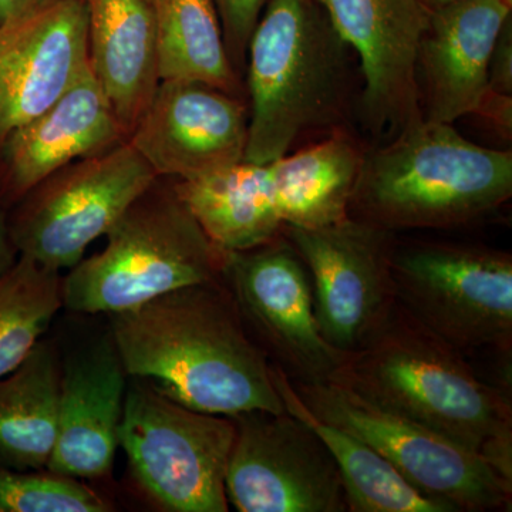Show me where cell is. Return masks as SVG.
<instances>
[{
	"label": "cell",
	"instance_id": "1",
	"mask_svg": "<svg viewBox=\"0 0 512 512\" xmlns=\"http://www.w3.org/2000/svg\"><path fill=\"white\" fill-rule=\"evenodd\" d=\"M128 377L201 413L285 412L271 362L256 345L224 278L110 313Z\"/></svg>",
	"mask_w": 512,
	"mask_h": 512
},
{
	"label": "cell",
	"instance_id": "2",
	"mask_svg": "<svg viewBox=\"0 0 512 512\" xmlns=\"http://www.w3.org/2000/svg\"><path fill=\"white\" fill-rule=\"evenodd\" d=\"M330 379L466 447L512 481L511 392L484 380L397 303Z\"/></svg>",
	"mask_w": 512,
	"mask_h": 512
},
{
	"label": "cell",
	"instance_id": "3",
	"mask_svg": "<svg viewBox=\"0 0 512 512\" xmlns=\"http://www.w3.org/2000/svg\"><path fill=\"white\" fill-rule=\"evenodd\" d=\"M512 195V153L471 143L421 119L365 151L349 217L386 231L451 229L497 211Z\"/></svg>",
	"mask_w": 512,
	"mask_h": 512
},
{
	"label": "cell",
	"instance_id": "4",
	"mask_svg": "<svg viewBox=\"0 0 512 512\" xmlns=\"http://www.w3.org/2000/svg\"><path fill=\"white\" fill-rule=\"evenodd\" d=\"M350 50L320 0H269L248 45L244 161L272 163L305 134L340 123Z\"/></svg>",
	"mask_w": 512,
	"mask_h": 512
},
{
	"label": "cell",
	"instance_id": "5",
	"mask_svg": "<svg viewBox=\"0 0 512 512\" xmlns=\"http://www.w3.org/2000/svg\"><path fill=\"white\" fill-rule=\"evenodd\" d=\"M227 252L211 241L175 191L158 177L107 232L99 254L63 278V306L74 313H116L185 286L218 281Z\"/></svg>",
	"mask_w": 512,
	"mask_h": 512
},
{
	"label": "cell",
	"instance_id": "6",
	"mask_svg": "<svg viewBox=\"0 0 512 512\" xmlns=\"http://www.w3.org/2000/svg\"><path fill=\"white\" fill-rule=\"evenodd\" d=\"M396 303L464 356L512 359V256L481 245L424 244L392 254Z\"/></svg>",
	"mask_w": 512,
	"mask_h": 512
},
{
	"label": "cell",
	"instance_id": "7",
	"mask_svg": "<svg viewBox=\"0 0 512 512\" xmlns=\"http://www.w3.org/2000/svg\"><path fill=\"white\" fill-rule=\"evenodd\" d=\"M124 397L119 429L131 477L168 512H227L225 471L234 421L168 399L141 379Z\"/></svg>",
	"mask_w": 512,
	"mask_h": 512
},
{
	"label": "cell",
	"instance_id": "8",
	"mask_svg": "<svg viewBox=\"0 0 512 512\" xmlns=\"http://www.w3.org/2000/svg\"><path fill=\"white\" fill-rule=\"evenodd\" d=\"M291 383L309 412L365 441L407 483L451 512L511 510L512 481L473 451L370 402L339 380Z\"/></svg>",
	"mask_w": 512,
	"mask_h": 512
},
{
	"label": "cell",
	"instance_id": "9",
	"mask_svg": "<svg viewBox=\"0 0 512 512\" xmlns=\"http://www.w3.org/2000/svg\"><path fill=\"white\" fill-rule=\"evenodd\" d=\"M157 178L128 140L100 156L73 161L13 205L8 218L13 245L46 268L72 269Z\"/></svg>",
	"mask_w": 512,
	"mask_h": 512
},
{
	"label": "cell",
	"instance_id": "10",
	"mask_svg": "<svg viewBox=\"0 0 512 512\" xmlns=\"http://www.w3.org/2000/svg\"><path fill=\"white\" fill-rule=\"evenodd\" d=\"M222 278L249 335L291 382H325L335 375L346 356L323 339L308 269L284 235L227 252Z\"/></svg>",
	"mask_w": 512,
	"mask_h": 512
},
{
	"label": "cell",
	"instance_id": "11",
	"mask_svg": "<svg viewBox=\"0 0 512 512\" xmlns=\"http://www.w3.org/2000/svg\"><path fill=\"white\" fill-rule=\"evenodd\" d=\"M282 235L308 269L323 339L345 356L362 348L396 306L393 232L349 217Z\"/></svg>",
	"mask_w": 512,
	"mask_h": 512
},
{
	"label": "cell",
	"instance_id": "12",
	"mask_svg": "<svg viewBox=\"0 0 512 512\" xmlns=\"http://www.w3.org/2000/svg\"><path fill=\"white\" fill-rule=\"evenodd\" d=\"M225 471L229 505L239 512H346L338 466L305 421L286 412L235 414Z\"/></svg>",
	"mask_w": 512,
	"mask_h": 512
},
{
	"label": "cell",
	"instance_id": "13",
	"mask_svg": "<svg viewBox=\"0 0 512 512\" xmlns=\"http://www.w3.org/2000/svg\"><path fill=\"white\" fill-rule=\"evenodd\" d=\"M249 104L210 84L160 80L128 141L158 177L191 180L244 161Z\"/></svg>",
	"mask_w": 512,
	"mask_h": 512
},
{
	"label": "cell",
	"instance_id": "14",
	"mask_svg": "<svg viewBox=\"0 0 512 512\" xmlns=\"http://www.w3.org/2000/svg\"><path fill=\"white\" fill-rule=\"evenodd\" d=\"M360 60L362 111L369 130L397 133L423 119L417 55L430 10L419 0H320Z\"/></svg>",
	"mask_w": 512,
	"mask_h": 512
},
{
	"label": "cell",
	"instance_id": "15",
	"mask_svg": "<svg viewBox=\"0 0 512 512\" xmlns=\"http://www.w3.org/2000/svg\"><path fill=\"white\" fill-rule=\"evenodd\" d=\"M90 69L83 0L0 26V141L53 106Z\"/></svg>",
	"mask_w": 512,
	"mask_h": 512
},
{
	"label": "cell",
	"instance_id": "16",
	"mask_svg": "<svg viewBox=\"0 0 512 512\" xmlns=\"http://www.w3.org/2000/svg\"><path fill=\"white\" fill-rule=\"evenodd\" d=\"M126 130L87 70L45 113L0 141V202L13 207L40 181L80 158L126 143Z\"/></svg>",
	"mask_w": 512,
	"mask_h": 512
},
{
	"label": "cell",
	"instance_id": "17",
	"mask_svg": "<svg viewBox=\"0 0 512 512\" xmlns=\"http://www.w3.org/2000/svg\"><path fill=\"white\" fill-rule=\"evenodd\" d=\"M127 382L110 330L67 357L60 375L56 444L46 471L76 480L110 474Z\"/></svg>",
	"mask_w": 512,
	"mask_h": 512
},
{
	"label": "cell",
	"instance_id": "18",
	"mask_svg": "<svg viewBox=\"0 0 512 512\" xmlns=\"http://www.w3.org/2000/svg\"><path fill=\"white\" fill-rule=\"evenodd\" d=\"M512 0H460L430 10L417 55L423 119L453 124L488 92V64Z\"/></svg>",
	"mask_w": 512,
	"mask_h": 512
},
{
	"label": "cell",
	"instance_id": "19",
	"mask_svg": "<svg viewBox=\"0 0 512 512\" xmlns=\"http://www.w3.org/2000/svg\"><path fill=\"white\" fill-rule=\"evenodd\" d=\"M83 3L90 69L130 137L160 83L153 13L147 0Z\"/></svg>",
	"mask_w": 512,
	"mask_h": 512
},
{
	"label": "cell",
	"instance_id": "20",
	"mask_svg": "<svg viewBox=\"0 0 512 512\" xmlns=\"http://www.w3.org/2000/svg\"><path fill=\"white\" fill-rule=\"evenodd\" d=\"M173 184L222 251H244L282 235L269 164L241 161L191 180L173 178Z\"/></svg>",
	"mask_w": 512,
	"mask_h": 512
},
{
	"label": "cell",
	"instance_id": "21",
	"mask_svg": "<svg viewBox=\"0 0 512 512\" xmlns=\"http://www.w3.org/2000/svg\"><path fill=\"white\" fill-rule=\"evenodd\" d=\"M365 151L342 131L269 163L285 227L320 228L349 218Z\"/></svg>",
	"mask_w": 512,
	"mask_h": 512
},
{
	"label": "cell",
	"instance_id": "22",
	"mask_svg": "<svg viewBox=\"0 0 512 512\" xmlns=\"http://www.w3.org/2000/svg\"><path fill=\"white\" fill-rule=\"evenodd\" d=\"M62 363L56 346L40 340L28 357L0 379V464L46 470L57 436Z\"/></svg>",
	"mask_w": 512,
	"mask_h": 512
},
{
	"label": "cell",
	"instance_id": "23",
	"mask_svg": "<svg viewBox=\"0 0 512 512\" xmlns=\"http://www.w3.org/2000/svg\"><path fill=\"white\" fill-rule=\"evenodd\" d=\"M271 375L286 412L312 427L332 454L342 478L348 512H451L446 504L407 483L365 441L309 412L281 367L271 363Z\"/></svg>",
	"mask_w": 512,
	"mask_h": 512
},
{
	"label": "cell",
	"instance_id": "24",
	"mask_svg": "<svg viewBox=\"0 0 512 512\" xmlns=\"http://www.w3.org/2000/svg\"><path fill=\"white\" fill-rule=\"evenodd\" d=\"M156 25L160 80L210 84L241 96L214 0H147Z\"/></svg>",
	"mask_w": 512,
	"mask_h": 512
},
{
	"label": "cell",
	"instance_id": "25",
	"mask_svg": "<svg viewBox=\"0 0 512 512\" xmlns=\"http://www.w3.org/2000/svg\"><path fill=\"white\" fill-rule=\"evenodd\" d=\"M59 271L19 255L0 276V379L12 373L40 342L63 308Z\"/></svg>",
	"mask_w": 512,
	"mask_h": 512
},
{
	"label": "cell",
	"instance_id": "26",
	"mask_svg": "<svg viewBox=\"0 0 512 512\" xmlns=\"http://www.w3.org/2000/svg\"><path fill=\"white\" fill-rule=\"evenodd\" d=\"M96 491L76 478L28 473L0 464V512H109Z\"/></svg>",
	"mask_w": 512,
	"mask_h": 512
},
{
	"label": "cell",
	"instance_id": "27",
	"mask_svg": "<svg viewBox=\"0 0 512 512\" xmlns=\"http://www.w3.org/2000/svg\"><path fill=\"white\" fill-rule=\"evenodd\" d=\"M229 60L241 77L247 66L249 40L269 0H214Z\"/></svg>",
	"mask_w": 512,
	"mask_h": 512
},
{
	"label": "cell",
	"instance_id": "28",
	"mask_svg": "<svg viewBox=\"0 0 512 512\" xmlns=\"http://www.w3.org/2000/svg\"><path fill=\"white\" fill-rule=\"evenodd\" d=\"M488 90L512 96V16L505 20L491 52Z\"/></svg>",
	"mask_w": 512,
	"mask_h": 512
},
{
	"label": "cell",
	"instance_id": "29",
	"mask_svg": "<svg viewBox=\"0 0 512 512\" xmlns=\"http://www.w3.org/2000/svg\"><path fill=\"white\" fill-rule=\"evenodd\" d=\"M474 114L490 121L505 137H511L512 96L510 94L494 93L488 90Z\"/></svg>",
	"mask_w": 512,
	"mask_h": 512
},
{
	"label": "cell",
	"instance_id": "30",
	"mask_svg": "<svg viewBox=\"0 0 512 512\" xmlns=\"http://www.w3.org/2000/svg\"><path fill=\"white\" fill-rule=\"evenodd\" d=\"M59 2L60 0H0V26L30 18Z\"/></svg>",
	"mask_w": 512,
	"mask_h": 512
},
{
	"label": "cell",
	"instance_id": "31",
	"mask_svg": "<svg viewBox=\"0 0 512 512\" xmlns=\"http://www.w3.org/2000/svg\"><path fill=\"white\" fill-rule=\"evenodd\" d=\"M18 249L13 245L10 237L8 218H6L5 207L0 202V276L5 274L18 259Z\"/></svg>",
	"mask_w": 512,
	"mask_h": 512
},
{
	"label": "cell",
	"instance_id": "32",
	"mask_svg": "<svg viewBox=\"0 0 512 512\" xmlns=\"http://www.w3.org/2000/svg\"><path fill=\"white\" fill-rule=\"evenodd\" d=\"M419 2L424 6V8L434 10L450 5V3L460 2V0H419Z\"/></svg>",
	"mask_w": 512,
	"mask_h": 512
}]
</instances>
